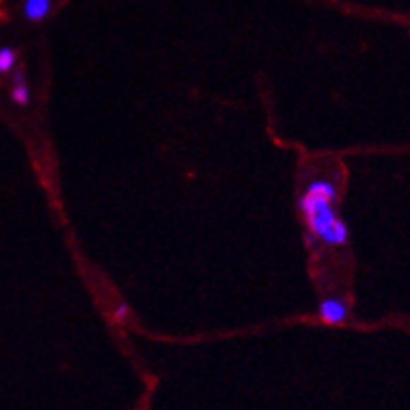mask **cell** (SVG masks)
<instances>
[{
    "label": "cell",
    "instance_id": "1",
    "mask_svg": "<svg viewBox=\"0 0 410 410\" xmlns=\"http://www.w3.org/2000/svg\"><path fill=\"white\" fill-rule=\"evenodd\" d=\"M337 186L333 180L316 178L312 180L306 191L299 197V207L306 218L308 233L312 241H320L325 245L342 247L350 239L348 224L337 216L335 203H337Z\"/></svg>",
    "mask_w": 410,
    "mask_h": 410
},
{
    "label": "cell",
    "instance_id": "2",
    "mask_svg": "<svg viewBox=\"0 0 410 410\" xmlns=\"http://www.w3.org/2000/svg\"><path fill=\"white\" fill-rule=\"evenodd\" d=\"M318 316L327 325H342V322L348 320L350 310H348V303L342 297H327L318 306Z\"/></svg>",
    "mask_w": 410,
    "mask_h": 410
},
{
    "label": "cell",
    "instance_id": "3",
    "mask_svg": "<svg viewBox=\"0 0 410 410\" xmlns=\"http://www.w3.org/2000/svg\"><path fill=\"white\" fill-rule=\"evenodd\" d=\"M51 11V0H25L23 13L30 21H40L49 15Z\"/></svg>",
    "mask_w": 410,
    "mask_h": 410
},
{
    "label": "cell",
    "instance_id": "4",
    "mask_svg": "<svg viewBox=\"0 0 410 410\" xmlns=\"http://www.w3.org/2000/svg\"><path fill=\"white\" fill-rule=\"evenodd\" d=\"M15 63H17V53L13 49H8V47L0 49V73L13 71Z\"/></svg>",
    "mask_w": 410,
    "mask_h": 410
},
{
    "label": "cell",
    "instance_id": "5",
    "mask_svg": "<svg viewBox=\"0 0 410 410\" xmlns=\"http://www.w3.org/2000/svg\"><path fill=\"white\" fill-rule=\"evenodd\" d=\"M11 99L17 103V105H28L30 103V88H28V84L23 82V84H15V88H13V92H11Z\"/></svg>",
    "mask_w": 410,
    "mask_h": 410
},
{
    "label": "cell",
    "instance_id": "6",
    "mask_svg": "<svg viewBox=\"0 0 410 410\" xmlns=\"http://www.w3.org/2000/svg\"><path fill=\"white\" fill-rule=\"evenodd\" d=\"M128 312H130V308H128V303H117L116 312H114V320L116 322H121V320H126V316H128Z\"/></svg>",
    "mask_w": 410,
    "mask_h": 410
},
{
    "label": "cell",
    "instance_id": "7",
    "mask_svg": "<svg viewBox=\"0 0 410 410\" xmlns=\"http://www.w3.org/2000/svg\"><path fill=\"white\" fill-rule=\"evenodd\" d=\"M13 82H15V84H23V82H25V78H23V71H21V69H17V71H15V76H13Z\"/></svg>",
    "mask_w": 410,
    "mask_h": 410
}]
</instances>
